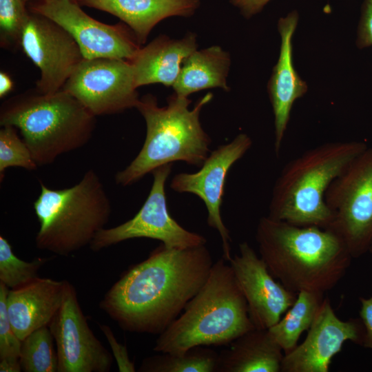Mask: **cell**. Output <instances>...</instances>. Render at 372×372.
Instances as JSON below:
<instances>
[{"label": "cell", "instance_id": "obj_1", "mask_svg": "<svg viewBox=\"0 0 372 372\" xmlns=\"http://www.w3.org/2000/svg\"><path fill=\"white\" fill-rule=\"evenodd\" d=\"M213 264L205 245L178 249L162 243L121 275L100 308L124 331L159 335L198 292Z\"/></svg>", "mask_w": 372, "mask_h": 372}, {"label": "cell", "instance_id": "obj_2", "mask_svg": "<svg viewBox=\"0 0 372 372\" xmlns=\"http://www.w3.org/2000/svg\"><path fill=\"white\" fill-rule=\"evenodd\" d=\"M256 239L271 274L297 293L332 289L353 259L344 240L329 228L297 226L267 216L259 220Z\"/></svg>", "mask_w": 372, "mask_h": 372}, {"label": "cell", "instance_id": "obj_3", "mask_svg": "<svg viewBox=\"0 0 372 372\" xmlns=\"http://www.w3.org/2000/svg\"><path fill=\"white\" fill-rule=\"evenodd\" d=\"M183 311L158 335L154 351L183 353L196 346L229 345L255 328L234 271L223 258L213 264Z\"/></svg>", "mask_w": 372, "mask_h": 372}, {"label": "cell", "instance_id": "obj_4", "mask_svg": "<svg viewBox=\"0 0 372 372\" xmlns=\"http://www.w3.org/2000/svg\"><path fill=\"white\" fill-rule=\"evenodd\" d=\"M367 147L364 141L328 142L290 161L273 185L268 216L297 226L329 228L333 214L326 192Z\"/></svg>", "mask_w": 372, "mask_h": 372}, {"label": "cell", "instance_id": "obj_5", "mask_svg": "<svg viewBox=\"0 0 372 372\" xmlns=\"http://www.w3.org/2000/svg\"><path fill=\"white\" fill-rule=\"evenodd\" d=\"M212 98L211 93L206 94L192 110L191 100L175 93L163 107L152 94L140 98L136 108L145 121V139L134 159L116 173V183L121 186L132 185L158 167L175 161L200 167L209 154L211 139L199 116Z\"/></svg>", "mask_w": 372, "mask_h": 372}, {"label": "cell", "instance_id": "obj_6", "mask_svg": "<svg viewBox=\"0 0 372 372\" xmlns=\"http://www.w3.org/2000/svg\"><path fill=\"white\" fill-rule=\"evenodd\" d=\"M95 117L63 90L52 94L28 91L6 100L0 109V125L19 130L38 166L86 145Z\"/></svg>", "mask_w": 372, "mask_h": 372}, {"label": "cell", "instance_id": "obj_7", "mask_svg": "<svg viewBox=\"0 0 372 372\" xmlns=\"http://www.w3.org/2000/svg\"><path fill=\"white\" fill-rule=\"evenodd\" d=\"M40 186V194L33 204L39 222L35 237L38 249L70 256L90 245L108 223L110 200L94 170H87L69 188L52 189L41 181Z\"/></svg>", "mask_w": 372, "mask_h": 372}, {"label": "cell", "instance_id": "obj_8", "mask_svg": "<svg viewBox=\"0 0 372 372\" xmlns=\"http://www.w3.org/2000/svg\"><path fill=\"white\" fill-rule=\"evenodd\" d=\"M325 202L333 214L329 229L344 240L353 258L372 242V147H367L330 185Z\"/></svg>", "mask_w": 372, "mask_h": 372}, {"label": "cell", "instance_id": "obj_9", "mask_svg": "<svg viewBox=\"0 0 372 372\" xmlns=\"http://www.w3.org/2000/svg\"><path fill=\"white\" fill-rule=\"evenodd\" d=\"M172 167V163L167 164L152 172L153 183L141 208L132 218L124 223L100 230L89 245L92 251H99L138 238L158 240L167 247L178 249L205 245L207 240L204 236L183 228L168 211L165 183Z\"/></svg>", "mask_w": 372, "mask_h": 372}, {"label": "cell", "instance_id": "obj_10", "mask_svg": "<svg viewBox=\"0 0 372 372\" xmlns=\"http://www.w3.org/2000/svg\"><path fill=\"white\" fill-rule=\"evenodd\" d=\"M136 89L130 62L112 58L83 59L62 88L95 116L136 107Z\"/></svg>", "mask_w": 372, "mask_h": 372}, {"label": "cell", "instance_id": "obj_11", "mask_svg": "<svg viewBox=\"0 0 372 372\" xmlns=\"http://www.w3.org/2000/svg\"><path fill=\"white\" fill-rule=\"evenodd\" d=\"M29 10L50 19L65 29L78 44L84 59L129 61L141 48L128 25L101 23L87 14L74 0L30 1Z\"/></svg>", "mask_w": 372, "mask_h": 372}, {"label": "cell", "instance_id": "obj_12", "mask_svg": "<svg viewBox=\"0 0 372 372\" xmlns=\"http://www.w3.org/2000/svg\"><path fill=\"white\" fill-rule=\"evenodd\" d=\"M56 346L57 372H108L113 358L90 328L75 287L65 282L62 304L49 324Z\"/></svg>", "mask_w": 372, "mask_h": 372}, {"label": "cell", "instance_id": "obj_13", "mask_svg": "<svg viewBox=\"0 0 372 372\" xmlns=\"http://www.w3.org/2000/svg\"><path fill=\"white\" fill-rule=\"evenodd\" d=\"M20 48L40 70L36 90L52 94L64 84L83 60L72 37L50 19L30 12Z\"/></svg>", "mask_w": 372, "mask_h": 372}, {"label": "cell", "instance_id": "obj_14", "mask_svg": "<svg viewBox=\"0 0 372 372\" xmlns=\"http://www.w3.org/2000/svg\"><path fill=\"white\" fill-rule=\"evenodd\" d=\"M252 141L246 134L237 135L230 143L209 153L200 169L196 173H179L172 179L170 187L179 193L198 196L207 210V225L218 231L222 240L223 258L231 259L229 231L220 214L227 174L231 166L251 148Z\"/></svg>", "mask_w": 372, "mask_h": 372}, {"label": "cell", "instance_id": "obj_15", "mask_svg": "<svg viewBox=\"0 0 372 372\" xmlns=\"http://www.w3.org/2000/svg\"><path fill=\"white\" fill-rule=\"evenodd\" d=\"M362 320H342L329 298H324L304 340L285 353L280 372H328L333 358L348 340L363 342Z\"/></svg>", "mask_w": 372, "mask_h": 372}, {"label": "cell", "instance_id": "obj_16", "mask_svg": "<svg viewBox=\"0 0 372 372\" xmlns=\"http://www.w3.org/2000/svg\"><path fill=\"white\" fill-rule=\"evenodd\" d=\"M229 263L254 327L268 329L276 324L294 303L298 293L275 280L247 242L239 244V254L234 255Z\"/></svg>", "mask_w": 372, "mask_h": 372}, {"label": "cell", "instance_id": "obj_17", "mask_svg": "<svg viewBox=\"0 0 372 372\" xmlns=\"http://www.w3.org/2000/svg\"><path fill=\"white\" fill-rule=\"evenodd\" d=\"M298 21L294 10L278 21L281 37L278 61L268 83V92L274 116V151L280 154L294 101L307 90L306 83L295 70L293 64L292 37Z\"/></svg>", "mask_w": 372, "mask_h": 372}, {"label": "cell", "instance_id": "obj_18", "mask_svg": "<svg viewBox=\"0 0 372 372\" xmlns=\"http://www.w3.org/2000/svg\"><path fill=\"white\" fill-rule=\"evenodd\" d=\"M65 282L38 277L23 287L9 289L8 314L21 341L34 331L49 327L62 304Z\"/></svg>", "mask_w": 372, "mask_h": 372}, {"label": "cell", "instance_id": "obj_19", "mask_svg": "<svg viewBox=\"0 0 372 372\" xmlns=\"http://www.w3.org/2000/svg\"><path fill=\"white\" fill-rule=\"evenodd\" d=\"M197 45L196 35L188 32L180 39L161 34L141 47L129 60L136 87L156 83L173 86L184 60L196 50Z\"/></svg>", "mask_w": 372, "mask_h": 372}, {"label": "cell", "instance_id": "obj_20", "mask_svg": "<svg viewBox=\"0 0 372 372\" xmlns=\"http://www.w3.org/2000/svg\"><path fill=\"white\" fill-rule=\"evenodd\" d=\"M79 6L100 10L123 21L144 44L154 27L174 16L190 17L200 6V0H74Z\"/></svg>", "mask_w": 372, "mask_h": 372}, {"label": "cell", "instance_id": "obj_21", "mask_svg": "<svg viewBox=\"0 0 372 372\" xmlns=\"http://www.w3.org/2000/svg\"><path fill=\"white\" fill-rule=\"evenodd\" d=\"M218 353L215 372H280L285 353L268 329L254 328Z\"/></svg>", "mask_w": 372, "mask_h": 372}, {"label": "cell", "instance_id": "obj_22", "mask_svg": "<svg viewBox=\"0 0 372 372\" xmlns=\"http://www.w3.org/2000/svg\"><path fill=\"white\" fill-rule=\"evenodd\" d=\"M231 65L229 54L218 45L195 50L183 61L173 85L174 93L188 97L201 90L220 87L229 91L227 76Z\"/></svg>", "mask_w": 372, "mask_h": 372}, {"label": "cell", "instance_id": "obj_23", "mask_svg": "<svg viewBox=\"0 0 372 372\" xmlns=\"http://www.w3.org/2000/svg\"><path fill=\"white\" fill-rule=\"evenodd\" d=\"M324 294L309 291L298 292L285 316L268 329L284 353L294 349L301 334L310 328L324 298Z\"/></svg>", "mask_w": 372, "mask_h": 372}, {"label": "cell", "instance_id": "obj_24", "mask_svg": "<svg viewBox=\"0 0 372 372\" xmlns=\"http://www.w3.org/2000/svg\"><path fill=\"white\" fill-rule=\"evenodd\" d=\"M207 346H196L183 353H161L145 358L139 372H215L218 353Z\"/></svg>", "mask_w": 372, "mask_h": 372}, {"label": "cell", "instance_id": "obj_25", "mask_svg": "<svg viewBox=\"0 0 372 372\" xmlns=\"http://www.w3.org/2000/svg\"><path fill=\"white\" fill-rule=\"evenodd\" d=\"M49 327H43L21 341L19 361L25 372H57L58 357Z\"/></svg>", "mask_w": 372, "mask_h": 372}, {"label": "cell", "instance_id": "obj_26", "mask_svg": "<svg viewBox=\"0 0 372 372\" xmlns=\"http://www.w3.org/2000/svg\"><path fill=\"white\" fill-rule=\"evenodd\" d=\"M49 258L26 262L18 258L8 240L0 236V282L9 289L23 287L38 278V271Z\"/></svg>", "mask_w": 372, "mask_h": 372}, {"label": "cell", "instance_id": "obj_27", "mask_svg": "<svg viewBox=\"0 0 372 372\" xmlns=\"http://www.w3.org/2000/svg\"><path fill=\"white\" fill-rule=\"evenodd\" d=\"M25 0H0V43L1 48H20L21 35L30 11Z\"/></svg>", "mask_w": 372, "mask_h": 372}, {"label": "cell", "instance_id": "obj_28", "mask_svg": "<svg viewBox=\"0 0 372 372\" xmlns=\"http://www.w3.org/2000/svg\"><path fill=\"white\" fill-rule=\"evenodd\" d=\"M10 167H19L32 171L38 167L27 144L17 134V128L2 126L0 130V180Z\"/></svg>", "mask_w": 372, "mask_h": 372}, {"label": "cell", "instance_id": "obj_29", "mask_svg": "<svg viewBox=\"0 0 372 372\" xmlns=\"http://www.w3.org/2000/svg\"><path fill=\"white\" fill-rule=\"evenodd\" d=\"M9 289L0 282V360L19 358L21 340L17 336L7 311L6 298Z\"/></svg>", "mask_w": 372, "mask_h": 372}, {"label": "cell", "instance_id": "obj_30", "mask_svg": "<svg viewBox=\"0 0 372 372\" xmlns=\"http://www.w3.org/2000/svg\"><path fill=\"white\" fill-rule=\"evenodd\" d=\"M99 327L107 339L116 362L118 371L134 372V364L130 359L125 345L119 343L110 327L106 324H99Z\"/></svg>", "mask_w": 372, "mask_h": 372}, {"label": "cell", "instance_id": "obj_31", "mask_svg": "<svg viewBox=\"0 0 372 372\" xmlns=\"http://www.w3.org/2000/svg\"><path fill=\"white\" fill-rule=\"evenodd\" d=\"M356 41L359 48L372 46V0L363 1Z\"/></svg>", "mask_w": 372, "mask_h": 372}, {"label": "cell", "instance_id": "obj_32", "mask_svg": "<svg viewBox=\"0 0 372 372\" xmlns=\"http://www.w3.org/2000/svg\"><path fill=\"white\" fill-rule=\"evenodd\" d=\"M361 307L360 316L364 329L362 345L372 349V296L360 298Z\"/></svg>", "mask_w": 372, "mask_h": 372}, {"label": "cell", "instance_id": "obj_33", "mask_svg": "<svg viewBox=\"0 0 372 372\" xmlns=\"http://www.w3.org/2000/svg\"><path fill=\"white\" fill-rule=\"evenodd\" d=\"M271 0H230V3L239 9L246 18L260 12Z\"/></svg>", "mask_w": 372, "mask_h": 372}, {"label": "cell", "instance_id": "obj_34", "mask_svg": "<svg viewBox=\"0 0 372 372\" xmlns=\"http://www.w3.org/2000/svg\"><path fill=\"white\" fill-rule=\"evenodd\" d=\"M22 371L19 358H4L0 360L1 372H20Z\"/></svg>", "mask_w": 372, "mask_h": 372}, {"label": "cell", "instance_id": "obj_35", "mask_svg": "<svg viewBox=\"0 0 372 372\" xmlns=\"http://www.w3.org/2000/svg\"><path fill=\"white\" fill-rule=\"evenodd\" d=\"M13 82L10 76L4 72H0V97L2 98L11 91Z\"/></svg>", "mask_w": 372, "mask_h": 372}, {"label": "cell", "instance_id": "obj_36", "mask_svg": "<svg viewBox=\"0 0 372 372\" xmlns=\"http://www.w3.org/2000/svg\"><path fill=\"white\" fill-rule=\"evenodd\" d=\"M369 252H370V253H371V254H372V242H371V246H370V248H369Z\"/></svg>", "mask_w": 372, "mask_h": 372}, {"label": "cell", "instance_id": "obj_37", "mask_svg": "<svg viewBox=\"0 0 372 372\" xmlns=\"http://www.w3.org/2000/svg\"><path fill=\"white\" fill-rule=\"evenodd\" d=\"M26 2H28V1H38V0H25Z\"/></svg>", "mask_w": 372, "mask_h": 372}]
</instances>
